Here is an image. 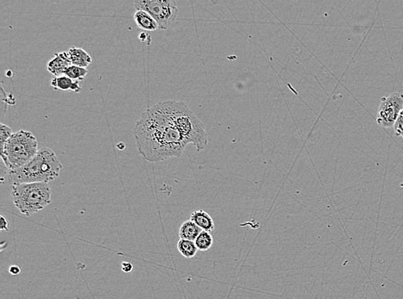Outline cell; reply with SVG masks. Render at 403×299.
<instances>
[{
	"instance_id": "4",
	"label": "cell",
	"mask_w": 403,
	"mask_h": 299,
	"mask_svg": "<svg viewBox=\"0 0 403 299\" xmlns=\"http://www.w3.org/2000/svg\"><path fill=\"white\" fill-rule=\"evenodd\" d=\"M36 136L27 130H19L7 141L0 154L7 170H16L30 163L38 151Z\"/></svg>"
},
{
	"instance_id": "3",
	"label": "cell",
	"mask_w": 403,
	"mask_h": 299,
	"mask_svg": "<svg viewBox=\"0 0 403 299\" xmlns=\"http://www.w3.org/2000/svg\"><path fill=\"white\" fill-rule=\"evenodd\" d=\"M168 114L173 119L185 143L193 144L198 152L205 150L208 136L204 125L184 102L168 101L164 102Z\"/></svg>"
},
{
	"instance_id": "12",
	"label": "cell",
	"mask_w": 403,
	"mask_h": 299,
	"mask_svg": "<svg viewBox=\"0 0 403 299\" xmlns=\"http://www.w3.org/2000/svg\"><path fill=\"white\" fill-rule=\"evenodd\" d=\"M134 21L139 28L147 30V32H153L160 29L157 23L155 21V19L151 17L149 13L144 11H136L133 15Z\"/></svg>"
},
{
	"instance_id": "15",
	"label": "cell",
	"mask_w": 403,
	"mask_h": 299,
	"mask_svg": "<svg viewBox=\"0 0 403 299\" xmlns=\"http://www.w3.org/2000/svg\"><path fill=\"white\" fill-rule=\"evenodd\" d=\"M87 74V68L77 67L74 66V65H72V66L69 67L67 70L65 71L64 75L68 78L72 79V81L81 82L85 80V78Z\"/></svg>"
},
{
	"instance_id": "17",
	"label": "cell",
	"mask_w": 403,
	"mask_h": 299,
	"mask_svg": "<svg viewBox=\"0 0 403 299\" xmlns=\"http://www.w3.org/2000/svg\"><path fill=\"white\" fill-rule=\"evenodd\" d=\"M12 132L13 130L9 126L5 125L3 123L0 125V150L3 149L7 141L13 135Z\"/></svg>"
},
{
	"instance_id": "5",
	"label": "cell",
	"mask_w": 403,
	"mask_h": 299,
	"mask_svg": "<svg viewBox=\"0 0 403 299\" xmlns=\"http://www.w3.org/2000/svg\"><path fill=\"white\" fill-rule=\"evenodd\" d=\"M12 197L16 207L25 216L39 212L51 204L52 191L48 183L14 185Z\"/></svg>"
},
{
	"instance_id": "10",
	"label": "cell",
	"mask_w": 403,
	"mask_h": 299,
	"mask_svg": "<svg viewBox=\"0 0 403 299\" xmlns=\"http://www.w3.org/2000/svg\"><path fill=\"white\" fill-rule=\"evenodd\" d=\"M67 53L72 65L74 66L87 68L92 63L91 56L81 48L72 47Z\"/></svg>"
},
{
	"instance_id": "22",
	"label": "cell",
	"mask_w": 403,
	"mask_h": 299,
	"mask_svg": "<svg viewBox=\"0 0 403 299\" xmlns=\"http://www.w3.org/2000/svg\"><path fill=\"white\" fill-rule=\"evenodd\" d=\"M125 145V143H119L118 145H117V147H118V149L120 150H123L126 147Z\"/></svg>"
},
{
	"instance_id": "8",
	"label": "cell",
	"mask_w": 403,
	"mask_h": 299,
	"mask_svg": "<svg viewBox=\"0 0 403 299\" xmlns=\"http://www.w3.org/2000/svg\"><path fill=\"white\" fill-rule=\"evenodd\" d=\"M72 66L70 58L67 52H61L54 54V57L47 63V71L54 75V77L64 75L69 67Z\"/></svg>"
},
{
	"instance_id": "9",
	"label": "cell",
	"mask_w": 403,
	"mask_h": 299,
	"mask_svg": "<svg viewBox=\"0 0 403 299\" xmlns=\"http://www.w3.org/2000/svg\"><path fill=\"white\" fill-rule=\"evenodd\" d=\"M80 82L72 81V79L61 75V76L54 77L51 81L52 87L56 91L80 92Z\"/></svg>"
},
{
	"instance_id": "13",
	"label": "cell",
	"mask_w": 403,
	"mask_h": 299,
	"mask_svg": "<svg viewBox=\"0 0 403 299\" xmlns=\"http://www.w3.org/2000/svg\"><path fill=\"white\" fill-rule=\"evenodd\" d=\"M203 230L198 225H196L194 222L191 221V220H188V221L182 223L180 227L179 236H180L181 239L195 242V240L197 239L199 234Z\"/></svg>"
},
{
	"instance_id": "11",
	"label": "cell",
	"mask_w": 403,
	"mask_h": 299,
	"mask_svg": "<svg viewBox=\"0 0 403 299\" xmlns=\"http://www.w3.org/2000/svg\"><path fill=\"white\" fill-rule=\"evenodd\" d=\"M190 220L204 231L211 233L215 229V223L211 216L208 212L203 211V209L193 212Z\"/></svg>"
},
{
	"instance_id": "7",
	"label": "cell",
	"mask_w": 403,
	"mask_h": 299,
	"mask_svg": "<svg viewBox=\"0 0 403 299\" xmlns=\"http://www.w3.org/2000/svg\"><path fill=\"white\" fill-rule=\"evenodd\" d=\"M403 110V94H394L381 99L377 114L378 125L383 128L394 126Z\"/></svg>"
},
{
	"instance_id": "20",
	"label": "cell",
	"mask_w": 403,
	"mask_h": 299,
	"mask_svg": "<svg viewBox=\"0 0 403 299\" xmlns=\"http://www.w3.org/2000/svg\"><path fill=\"white\" fill-rule=\"evenodd\" d=\"M133 269V266L132 264L127 262V261H125V262H122V270L124 271V273H131V271H132Z\"/></svg>"
},
{
	"instance_id": "21",
	"label": "cell",
	"mask_w": 403,
	"mask_h": 299,
	"mask_svg": "<svg viewBox=\"0 0 403 299\" xmlns=\"http://www.w3.org/2000/svg\"><path fill=\"white\" fill-rule=\"evenodd\" d=\"M9 271L10 274L17 276V275H19L21 273V268L19 266H12L10 267Z\"/></svg>"
},
{
	"instance_id": "14",
	"label": "cell",
	"mask_w": 403,
	"mask_h": 299,
	"mask_svg": "<svg viewBox=\"0 0 403 299\" xmlns=\"http://www.w3.org/2000/svg\"><path fill=\"white\" fill-rule=\"evenodd\" d=\"M177 249L179 252L182 254V256L187 258V259L194 258L199 250L197 247H196L195 242L184 239H180V240H179Z\"/></svg>"
},
{
	"instance_id": "19",
	"label": "cell",
	"mask_w": 403,
	"mask_h": 299,
	"mask_svg": "<svg viewBox=\"0 0 403 299\" xmlns=\"http://www.w3.org/2000/svg\"><path fill=\"white\" fill-rule=\"evenodd\" d=\"M0 229L6 231L9 230V221L3 215L0 216Z\"/></svg>"
},
{
	"instance_id": "16",
	"label": "cell",
	"mask_w": 403,
	"mask_h": 299,
	"mask_svg": "<svg viewBox=\"0 0 403 299\" xmlns=\"http://www.w3.org/2000/svg\"><path fill=\"white\" fill-rule=\"evenodd\" d=\"M195 245L201 251H208L211 249L213 244V238L209 232L203 231L199 234L197 239L195 240Z\"/></svg>"
},
{
	"instance_id": "1",
	"label": "cell",
	"mask_w": 403,
	"mask_h": 299,
	"mask_svg": "<svg viewBox=\"0 0 403 299\" xmlns=\"http://www.w3.org/2000/svg\"><path fill=\"white\" fill-rule=\"evenodd\" d=\"M133 136L140 154L150 163L180 158L188 146L164 102L151 106L141 115L134 127Z\"/></svg>"
},
{
	"instance_id": "2",
	"label": "cell",
	"mask_w": 403,
	"mask_h": 299,
	"mask_svg": "<svg viewBox=\"0 0 403 299\" xmlns=\"http://www.w3.org/2000/svg\"><path fill=\"white\" fill-rule=\"evenodd\" d=\"M62 164L50 147H43L32 160L16 170H7V181L12 185L48 183L58 177Z\"/></svg>"
},
{
	"instance_id": "6",
	"label": "cell",
	"mask_w": 403,
	"mask_h": 299,
	"mask_svg": "<svg viewBox=\"0 0 403 299\" xmlns=\"http://www.w3.org/2000/svg\"><path fill=\"white\" fill-rule=\"evenodd\" d=\"M136 11L149 13L157 23L160 30H168L178 15V8L174 0H142L134 2Z\"/></svg>"
},
{
	"instance_id": "18",
	"label": "cell",
	"mask_w": 403,
	"mask_h": 299,
	"mask_svg": "<svg viewBox=\"0 0 403 299\" xmlns=\"http://www.w3.org/2000/svg\"><path fill=\"white\" fill-rule=\"evenodd\" d=\"M393 127L395 136H400L403 138V110L401 112L400 115L398 116L397 121H395Z\"/></svg>"
}]
</instances>
